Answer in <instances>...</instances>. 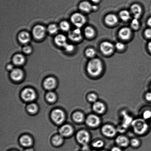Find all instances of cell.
<instances>
[{"instance_id": "cell-49", "label": "cell", "mask_w": 151, "mask_h": 151, "mask_svg": "<svg viewBox=\"0 0 151 151\" xmlns=\"http://www.w3.org/2000/svg\"><path fill=\"white\" fill-rule=\"evenodd\" d=\"M24 151H34V149L32 148L29 147L27 148L26 149L24 150Z\"/></svg>"}, {"instance_id": "cell-1", "label": "cell", "mask_w": 151, "mask_h": 151, "mask_svg": "<svg viewBox=\"0 0 151 151\" xmlns=\"http://www.w3.org/2000/svg\"><path fill=\"white\" fill-rule=\"evenodd\" d=\"M103 65L100 60L98 58L92 59L88 62L87 65V70L91 76H99L103 70Z\"/></svg>"}, {"instance_id": "cell-7", "label": "cell", "mask_w": 151, "mask_h": 151, "mask_svg": "<svg viewBox=\"0 0 151 151\" xmlns=\"http://www.w3.org/2000/svg\"><path fill=\"white\" fill-rule=\"evenodd\" d=\"M51 117L54 122L58 124L63 123L65 119L64 112L59 109H55L53 111L51 114Z\"/></svg>"}, {"instance_id": "cell-46", "label": "cell", "mask_w": 151, "mask_h": 151, "mask_svg": "<svg viewBox=\"0 0 151 151\" xmlns=\"http://www.w3.org/2000/svg\"><path fill=\"white\" fill-rule=\"evenodd\" d=\"M7 69L9 70H13V66L11 64L8 65L7 66Z\"/></svg>"}, {"instance_id": "cell-28", "label": "cell", "mask_w": 151, "mask_h": 151, "mask_svg": "<svg viewBox=\"0 0 151 151\" xmlns=\"http://www.w3.org/2000/svg\"><path fill=\"white\" fill-rule=\"evenodd\" d=\"M133 120L131 117L128 115L124 114L123 115V126L124 128H128V126L130 125H131Z\"/></svg>"}, {"instance_id": "cell-21", "label": "cell", "mask_w": 151, "mask_h": 151, "mask_svg": "<svg viewBox=\"0 0 151 151\" xmlns=\"http://www.w3.org/2000/svg\"><path fill=\"white\" fill-rule=\"evenodd\" d=\"M55 42L59 46L64 47L67 44L66 38L64 35H59L55 38Z\"/></svg>"}, {"instance_id": "cell-30", "label": "cell", "mask_w": 151, "mask_h": 151, "mask_svg": "<svg viewBox=\"0 0 151 151\" xmlns=\"http://www.w3.org/2000/svg\"><path fill=\"white\" fill-rule=\"evenodd\" d=\"M104 146V142L103 140L97 139L95 140L92 143V146L96 149H100L103 148Z\"/></svg>"}, {"instance_id": "cell-3", "label": "cell", "mask_w": 151, "mask_h": 151, "mask_svg": "<svg viewBox=\"0 0 151 151\" xmlns=\"http://www.w3.org/2000/svg\"><path fill=\"white\" fill-rule=\"evenodd\" d=\"M101 122L100 118L97 114H91L86 119V124L91 128H97L100 126Z\"/></svg>"}, {"instance_id": "cell-27", "label": "cell", "mask_w": 151, "mask_h": 151, "mask_svg": "<svg viewBox=\"0 0 151 151\" xmlns=\"http://www.w3.org/2000/svg\"><path fill=\"white\" fill-rule=\"evenodd\" d=\"M84 33L87 37L91 38L94 36L95 32L93 27L90 26H87L84 29Z\"/></svg>"}, {"instance_id": "cell-40", "label": "cell", "mask_w": 151, "mask_h": 151, "mask_svg": "<svg viewBox=\"0 0 151 151\" xmlns=\"http://www.w3.org/2000/svg\"><path fill=\"white\" fill-rule=\"evenodd\" d=\"M115 47L118 50H122L125 48V45L123 43L118 42L115 44Z\"/></svg>"}, {"instance_id": "cell-38", "label": "cell", "mask_w": 151, "mask_h": 151, "mask_svg": "<svg viewBox=\"0 0 151 151\" xmlns=\"http://www.w3.org/2000/svg\"><path fill=\"white\" fill-rule=\"evenodd\" d=\"M58 30V27L57 25L55 24H51L48 26V32L51 34L57 33Z\"/></svg>"}, {"instance_id": "cell-5", "label": "cell", "mask_w": 151, "mask_h": 151, "mask_svg": "<svg viewBox=\"0 0 151 151\" xmlns=\"http://www.w3.org/2000/svg\"><path fill=\"white\" fill-rule=\"evenodd\" d=\"M77 140L78 142L83 146H86L89 142L90 136L88 131L82 130L79 131L77 134Z\"/></svg>"}, {"instance_id": "cell-44", "label": "cell", "mask_w": 151, "mask_h": 151, "mask_svg": "<svg viewBox=\"0 0 151 151\" xmlns=\"http://www.w3.org/2000/svg\"><path fill=\"white\" fill-rule=\"evenodd\" d=\"M145 98L148 102H151V91L148 92L145 94Z\"/></svg>"}, {"instance_id": "cell-22", "label": "cell", "mask_w": 151, "mask_h": 151, "mask_svg": "<svg viewBox=\"0 0 151 151\" xmlns=\"http://www.w3.org/2000/svg\"><path fill=\"white\" fill-rule=\"evenodd\" d=\"M30 38V35L28 32H21L18 35L19 41L23 44L27 43L29 42Z\"/></svg>"}, {"instance_id": "cell-37", "label": "cell", "mask_w": 151, "mask_h": 151, "mask_svg": "<svg viewBox=\"0 0 151 151\" xmlns=\"http://www.w3.org/2000/svg\"><path fill=\"white\" fill-rule=\"evenodd\" d=\"M47 99L50 103H54L57 99L55 94L53 92H49L47 95Z\"/></svg>"}, {"instance_id": "cell-31", "label": "cell", "mask_w": 151, "mask_h": 151, "mask_svg": "<svg viewBox=\"0 0 151 151\" xmlns=\"http://www.w3.org/2000/svg\"><path fill=\"white\" fill-rule=\"evenodd\" d=\"M141 142L139 139L133 138L130 140V145L134 148L137 149L140 147Z\"/></svg>"}, {"instance_id": "cell-14", "label": "cell", "mask_w": 151, "mask_h": 151, "mask_svg": "<svg viewBox=\"0 0 151 151\" xmlns=\"http://www.w3.org/2000/svg\"><path fill=\"white\" fill-rule=\"evenodd\" d=\"M121 39L127 40L129 39L132 35L131 29L128 27H124L120 29L118 33Z\"/></svg>"}, {"instance_id": "cell-41", "label": "cell", "mask_w": 151, "mask_h": 151, "mask_svg": "<svg viewBox=\"0 0 151 151\" xmlns=\"http://www.w3.org/2000/svg\"><path fill=\"white\" fill-rule=\"evenodd\" d=\"M65 50L68 52H70L73 51L74 49V47L73 45L72 44H66L65 46L64 47Z\"/></svg>"}, {"instance_id": "cell-2", "label": "cell", "mask_w": 151, "mask_h": 151, "mask_svg": "<svg viewBox=\"0 0 151 151\" xmlns=\"http://www.w3.org/2000/svg\"><path fill=\"white\" fill-rule=\"evenodd\" d=\"M131 126L134 132L139 135H143L145 134L149 128V125L147 121L142 118L133 120Z\"/></svg>"}, {"instance_id": "cell-43", "label": "cell", "mask_w": 151, "mask_h": 151, "mask_svg": "<svg viewBox=\"0 0 151 151\" xmlns=\"http://www.w3.org/2000/svg\"><path fill=\"white\" fill-rule=\"evenodd\" d=\"M23 51L26 54H29L32 52V48L29 46H26L24 47L23 48Z\"/></svg>"}, {"instance_id": "cell-6", "label": "cell", "mask_w": 151, "mask_h": 151, "mask_svg": "<svg viewBox=\"0 0 151 151\" xmlns=\"http://www.w3.org/2000/svg\"><path fill=\"white\" fill-rule=\"evenodd\" d=\"M72 23L77 27L80 28L85 24L86 18L83 15L77 13L73 14L71 18Z\"/></svg>"}, {"instance_id": "cell-13", "label": "cell", "mask_w": 151, "mask_h": 151, "mask_svg": "<svg viewBox=\"0 0 151 151\" xmlns=\"http://www.w3.org/2000/svg\"><path fill=\"white\" fill-rule=\"evenodd\" d=\"M69 37L71 40L74 41H78L82 38V35L80 28L73 29L69 33Z\"/></svg>"}, {"instance_id": "cell-15", "label": "cell", "mask_w": 151, "mask_h": 151, "mask_svg": "<svg viewBox=\"0 0 151 151\" xmlns=\"http://www.w3.org/2000/svg\"><path fill=\"white\" fill-rule=\"evenodd\" d=\"M131 12L134 16V18L139 19L142 13V9L141 6L138 4H133L131 7Z\"/></svg>"}, {"instance_id": "cell-35", "label": "cell", "mask_w": 151, "mask_h": 151, "mask_svg": "<svg viewBox=\"0 0 151 151\" xmlns=\"http://www.w3.org/2000/svg\"><path fill=\"white\" fill-rule=\"evenodd\" d=\"M85 54L87 57L92 58L96 55V52L94 49L90 48L86 50Z\"/></svg>"}, {"instance_id": "cell-32", "label": "cell", "mask_w": 151, "mask_h": 151, "mask_svg": "<svg viewBox=\"0 0 151 151\" xmlns=\"http://www.w3.org/2000/svg\"><path fill=\"white\" fill-rule=\"evenodd\" d=\"M98 97L96 93H90L87 96V100L90 103H94L98 101Z\"/></svg>"}, {"instance_id": "cell-20", "label": "cell", "mask_w": 151, "mask_h": 151, "mask_svg": "<svg viewBox=\"0 0 151 151\" xmlns=\"http://www.w3.org/2000/svg\"><path fill=\"white\" fill-rule=\"evenodd\" d=\"M20 142L22 146L27 148L30 147L32 145V140L29 136L24 135L21 137Z\"/></svg>"}, {"instance_id": "cell-11", "label": "cell", "mask_w": 151, "mask_h": 151, "mask_svg": "<svg viewBox=\"0 0 151 151\" xmlns=\"http://www.w3.org/2000/svg\"><path fill=\"white\" fill-rule=\"evenodd\" d=\"M22 98L27 101H30L35 100L36 97L35 91L32 89L26 88L22 92Z\"/></svg>"}, {"instance_id": "cell-48", "label": "cell", "mask_w": 151, "mask_h": 151, "mask_svg": "<svg viewBox=\"0 0 151 151\" xmlns=\"http://www.w3.org/2000/svg\"><path fill=\"white\" fill-rule=\"evenodd\" d=\"M148 48L149 51L151 52V41L148 44Z\"/></svg>"}, {"instance_id": "cell-10", "label": "cell", "mask_w": 151, "mask_h": 151, "mask_svg": "<svg viewBox=\"0 0 151 151\" xmlns=\"http://www.w3.org/2000/svg\"><path fill=\"white\" fill-rule=\"evenodd\" d=\"M92 109L94 112L97 114H103L106 111V106L103 102L99 101L93 103Z\"/></svg>"}, {"instance_id": "cell-17", "label": "cell", "mask_w": 151, "mask_h": 151, "mask_svg": "<svg viewBox=\"0 0 151 151\" xmlns=\"http://www.w3.org/2000/svg\"><path fill=\"white\" fill-rule=\"evenodd\" d=\"M105 21L106 24L110 26L116 24L118 21V17L113 14H108L105 17Z\"/></svg>"}, {"instance_id": "cell-29", "label": "cell", "mask_w": 151, "mask_h": 151, "mask_svg": "<svg viewBox=\"0 0 151 151\" xmlns=\"http://www.w3.org/2000/svg\"><path fill=\"white\" fill-rule=\"evenodd\" d=\"M63 137L62 135H56L53 137L52 143L54 146H59L63 144Z\"/></svg>"}, {"instance_id": "cell-53", "label": "cell", "mask_w": 151, "mask_h": 151, "mask_svg": "<svg viewBox=\"0 0 151 151\" xmlns=\"http://www.w3.org/2000/svg\"><path fill=\"white\" fill-rule=\"evenodd\" d=\"M16 151L12 150V151Z\"/></svg>"}, {"instance_id": "cell-52", "label": "cell", "mask_w": 151, "mask_h": 151, "mask_svg": "<svg viewBox=\"0 0 151 151\" xmlns=\"http://www.w3.org/2000/svg\"><path fill=\"white\" fill-rule=\"evenodd\" d=\"M150 89H151V83L150 85Z\"/></svg>"}, {"instance_id": "cell-51", "label": "cell", "mask_w": 151, "mask_h": 151, "mask_svg": "<svg viewBox=\"0 0 151 151\" xmlns=\"http://www.w3.org/2000/svg\"><path fill=\"white\" fill-rule=\"evenodd\" d=\"M92 2H94V3H97L99 2V1H100V0H91Z\"/></svg>"}, {"instance_id": "cell-19", "label": "cell", "mask_w": 151, "mask_h": 151, "mask_svg": "<svg viewBox=\"0 0 151 151\" xmlns=\"http://www.w3.org/2000/svg\"><path fill=\"white\" fill-rule=\"evenodd\" d=\"M23 73L22 70L19 69H15L12 70L11 77L15 81H20L23 78Z\"/></svg>"}, {"instance_id": "cell-26", "label": "cell", "mask_w": 151, "mask_h": 151, "mask_svg": "<svg viewBox=\"0 0 151 151\" xmlns=\"http://www.w3.org/2000/svg\"><path fill=\"white\" fill-rule=\"evenodd\" d=\"M73 119L75 122L81 123L84 121L85 117L84 114L80 112H76L73 115Z\"/></svg>"}, {"instance_id": "cell-39", "label": "cell", "mask_w": 151, "mask_h": 151, "mask_svg": "<svg viewBox=\"0 0 151 151\" xmlns=\"http://www.w3.org/2000/svg\"><path fill=\"white\" fill-rule=\"evenodd\" d=\"M60 29L64 31H67L70 29V26L69 23L66 21H63L60 23Z\"/></svg>"}, {"instance_id": "cell-45", "label": "cell", "mask_w": 151, "mask_h": 151, "mask_svg": "<svg viewBox=\"0 0 151 151\" xmlns=\"http://www.w3.org/2000/svg\"><path fill=\"white\" fill-rule=\"evenodd\" d=\"M122 148L117 146H114L111 149V151H123Z\"/></svg>"}, {"instance_id": "cell-34", "label": "cell", "mask_w": 151, "mask_h": 151, "mask_svg": "<svg viewBox=\"0 0 151 151\" xmlns=\"http://www.w3.org/2000/svg\"><path fill=\"white\" fill-rule=\"evenodd\" d=\"M38 108L37 106L35 104H31L27 106L28 111L32 114H35L37 112Z\"/></svg>"}, {"instance_id": "cell-47", "label": "cell", "mask_w": 151, "mask_h": 151, "mask_svg": "<svg viewBox=\"0 0 151 151\" xmlns=\"http://www.w3.org/2000/svg\"><path fill=\"white\" fill-rule=\"evenodd\" d=\"M147 24L149 26H150L151 27V17L149 18L148 19Z\"/></svg>"}, {"instance_id": "cell-12", "label": "cell", "mask_w": 151, "mask_h": 151, "mask_svg": "<svg viewBox=\"0 0 151 151\" xmlns=\"http://www.w3.org/2000/svg\"><path fill=\"white\" fill-rule=\"evenodd\" d=\"M45 28L41 25H37L33 28L32 33L34 37L37 39H41L45 36Z\"/></svg>"}, {"instance_id": "cell-42", "label": "cell", "mask_w": 151, "mask_h": 151, "mask_svg": "<svg viewBox=\"0 0 151 151\" xmlns=\"http://www.w3.org/2000/svg\"><path fill=\"white\" fill-rule=\"evenodd\" d=\"M145 35L146 38L151 39V29L149 28L146 29L145 31Z\"/></svg>"}, {"instance_id": "cell-18", "label": "cell", "mask_w": 151, "mask_h": 151, "mask_svg": "<svg viewBox=\"0 0 151 151\" xmlns=\"http://www.w3.org/2000/svg\"><path fill=\"white\" fill-rule=\"evenodd\" d=\"M56 85V80L52 77H49L45 79L44 86L47 90H51L54 88Z\"/></svg>"}, {"instance_id": "cell-16", "label": "cell", "mask_w": 151, "mask_h": 151, "mask_svg": "<svg viewBox=\"0 0 151 151\" xmlns=\"http://www.w3.org/2000/svg\"><path fill=\"white\" fill-rule=\"evenodd\" d=\"M60 132L63 137H69L73 134V129L70 125H65L60 128Z\"/></svg>"}, {"instance_id": "cell-25", "label": "cell", "mask_w": 151, "mask_h": 151, "mask_svg": "<svg viewBox=\"0 0 151 151\" xmlns=\"http://www.w3.org/2000/svg\"><path fill=\"white\" fill-rule=\"evenodd\" d=\"M119 16L120 19L124 21H128L131 17V14L129 11L127 10H123L120 12Z\"/></svg>"}, {"instance_id": "cell-8", "label": "cell", "mask_w": 151, "mask_h": 151, "mask_svg": "<svg viewBox=\"0 0 151 151\" xmlns=\"http://www.w3.org/2000/svg\"><path fill=\"white\" fill-rule=\"evenodd\" d=\"M117 146L121 148H126L130 145V140L125 135H120L116 137L115 140Z\"/></svg>"}, {"instance_id": "cell-33", "label": "cell", "mask_w": 151, "mask_h": 151, "mask_svg": "<svg viewBox=\"0 0 151 151\" xmlns=\"http://www.w3.org/2000/svg\"><path fill=\"white\" fill-rule=\"evenodd\" d=\"M142 116L143 119L147 121L151 119V110L147 109L143 111L142 114Z\"/></svg>"}, {"instance_id": "cell-36", "label": "cell", "mask_w": 151, "mask_h": 151, "mask_svg": "<svg viewBox=\"0 0 151 151\" xmlns=\"http://www.w3.org/2000/svg\"><path fill=\"white\" fill-rule=\"evenodd\" d=\"M131 26L133 29L135 30L138 29L140 26V23L139 19L134 18L131 21Z\"/></svg>"}, {"instance_id": "cell-24", "label": "cell", "mask_w": 151, "mask_h": 151, "mask_svg": "<svg viewBox=\"0 0 151 151\" xmlns=\"http://www.w3.org/2000/svg\"><path fill=\"white\" fill-rule=\"evenodd\" d=\"M13 61L14 64L19 65H22L25 61L24 57L22 54H16L13 57Z\"/></svg>"}, {"instance_id": "cell-23", "label": "cell", "mask_w": 151, "mask_h": 151, "mask_svg": "<svg viewBox=\"0 0 151 151\" xmlns=\"http://www.w3.org/2000/svg\"><path fill=\"white\" fill-rule=\"evenodd\" d=\"M93 5L89 2L83 1L79 4V8L82 11L86 12H89L92 10Z\"/></svg>"}, {"instance_id": "cell-9", "label": "cell", "mask_w": 151, "mask_h": 151, "mask_svg": "<svg viewBox=\"0 0 151 151\" xmlns=\"http://www.w3.org/2000/svg\"><path fill=\"white\" fill-rule=\"evenodd\" d=\"M114 47L113 44L107 41L102 42L100 45L101 51L106 55L112 54L114 51Z\"/></svg>"}, {"instance_id": "cell-4", "label": "cell", "mask_w": 151, "mask_h": 151, "mask_svg": "<svg viewBox=\"0 0 151 151\" xmlns=\"http://www.w3.org/2000/svg\"><path fill=\"white\" fill-rule=\"evenodd\" d=\"M101 131L104 136L109 138L115 137L117 133V130L113 125L110 124H105L102 127Z\"/></svg>"}, {"instance_id": "cell-50", "label": "cell", "mask_w": 151, "mask_h": 151, "mask_svg": "<svg viewBox=\"0 0 151 151\" xmlns=\"http://www.w3.org/2000/svg\"><path fill=\"white\" fill-rule=\"evenodd\" d=\"M98 9V7L96 5H93L92 10H97Z\"/></svg>"}]
</instances>
